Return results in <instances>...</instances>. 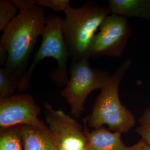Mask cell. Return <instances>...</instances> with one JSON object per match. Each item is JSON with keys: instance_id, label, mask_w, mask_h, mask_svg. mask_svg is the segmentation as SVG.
<instances>
[{"instance_id": "obj_1", "label": "cell", "mask_w": 150, "mask_h": 150, "mask_svg": "<svg viewBox=\"0 0 150 150\" xmlns=\"http://www.w3.org/2000/svg\"><path fill=\"white\" fill-rule=\"evenodd\" d=\"M43 8L36 5L20 10L3 31L0 43L5 47L8 59L4 67L18 82L22 80L38 38L46 21Z\"/></svg>"}, {"instance_id": "obj_2", "label": "cell", "mask_w": 150, "mask_h": 150, "mask_svg": "<svg viewBox=\"0 0 150 150\" xmlns=\"http://www.w3.org/2000/svg\"><path fill=\"white\" fill-rule=\"evenodd\" d=\"M132 65L126 59L112 75H110L97 97L92 112L85 118L89 126L95 129L106 125L112 132L127 133L136 123L132 112L121 103L118 88L121 81Z\"/></svg>"}, {"instance_id": "obj_3", "label": "cell", "mask_w": 150, "mask_h": 150, "mask_svg": "<svg viewBox=\"0 0 150 150\" xmlns=\"http://www.w3.org/2000/svg\"><path fill=\"white\" fill-rule=\"evenodd\" d=\"M64 13L62 31L72 62L90 59L92 41L110 14L108 7L87 1L79 7L70 6Z\"/></svg>"}, {"instance_id": "obj_4", "label": "cell", "mask_w": 150, "mask_h": 150, "mask_svg": "<svg viewBox=\"0 0 150 150\" xmlns=\"http://www.w3.org/2000/svg\"><path fill=\"white\" fill-rule=\"evenodd\" d=\"M64 19L56 15H49L42 33L41 46L35 54L31 65L20 82L17 92L30 88V80L36 66L47 57H52L57 62V69L50 73L51 79L59 87H65L69 80L67 63L70 56L64 41L62 25Z\"/></svg>"}, {"instance_id": "obj_5", "label": "cell", "mask_w": 150, "mask_h": 150, "mask_svg": "<svg viewBox=\"0 0 150 150\" xmlns=\"http://www.w3.org/2000/svg\"><path fill=\"white\" fill-rule=\"evenodd\" d=\"M89 59L72 62L67 83L61 92L70 106L71 115L75 118H79L84 111V104L90 93L101 89L111 75L106 71L91 67Z\"/></svg>"}, {"instance_id": "obj_6", "label": "cell", "mask_w": 150, "mask_h": 150, "mask_svg": "<svg viewBox=\"0 0 150 150\" xmlns=\"http://www.w3.org/2000/svg\"><path fill=\"white\" fill-rule=\"evenodd\" d=\"M44 108L45 123L56 150H88L85 131L75 118L47 102Z\"/></svg>"}, {"instance_id": "obj_7", "label": "cell", "mask_w": 150, "mask_h": 150, "mask_svg": "<svg viewBox=\"0 0 150 150\" xmlns=\"http://www.w3.org/2000/svg\"><path fill=\"white\" fill-rule=\"evenodd\" d=\"M131 32V25L127 18L113 14L107 16L92 41L90 57L121 56Z\"/></svg>"}, {"instance_id": "obj_8", "label": "cell", "mask_w": 150, "mask_h": 150, "mask_svg": "<svg viewBox=\"0 0 150 150\" xmlns=\"http://www.w3.org/2000/svg\"><path fill=\"white\" fill-rule=\"evenodd\" d=\"M40 114V108L31 95L17 93L0 98V131L27 125L48 133V127L38 117Z\"/></svg>"}, {"instance_id": "obj_9", "label": "cell", "mask_w": 150, "mask_h": 150, "mask_svg": "<svg viewBox=\"0 0 150 150\" xmlns=\"http://www.w3.org/2000/svg\"><path fill=\"white\" fill-rule=\"evenodd\" d=\"M88 150H142L146 143L142 139L132 146L125 145L121 139V133L112 132L101 127L88 131L85 126Z\"/></svg>"}, {"instance_id": "obj_10", "label": "cell", "mask_w": 150, "mask_h": 150, "mask_svg": "<svg viewBox=\"0 0 150 150\" xmlns=\"http://www.w3.org/2000/svg\"><path fill=\"white\" fill-rule=\"evenodd\" d=\"M110 14L128 18L138 17L150 22V0H109Z\"/></svg>"}, {"instance_id": "obj_11", "label": "cell", "mask_w": 150, "mask_h": 150, "mask_svg": "<svg viewBox=\"0 0 150 150\" xmlns=\"http://www.w3.org/2000/svg\"><path fill=\"white\" fill-rule=\"evenodd\" d=\"M19 127L23 150H56L49 132L31 126L22 125Z\"/></svg>"}, {"instance_id": "obj_12", "label": "cell", "mask_w": 150, "mask_h": 150, "mask_svg": "<svg viewBox=\"0 0 150 150\" xmlns=\"http://www.w3.org/2000/svg\"><path fill=\"white\" fill-rule=\"evenodd\" d=\"M0 150H23L19 126L0 131Z\"/></svg>"}, {"instance_id": "obj_13", "label": "cell", "mask_w": 150, "mask_h": 150, "mask_svg": "<svg viewBox=\"0 0 150 150\" xmlns=\"http://www.w3.org/2000/svg\"><path fill=\"white\" fill-rule=\"evenodd\" d=\"M18 86V81L5 67L0 69V98L14 95Z\"/></svg>"}, {"instance_id": "obj_14", "label": "cell", "mask_w": 150, "mask_h": 150, "mask_svg": "<svg viewBox=\"0 0 150 150\" xmlns=\"http://www.w3.org/2000/svg\"><path fill=\"white\" fill-rule=\"evenodd\" d=\"M17 7L12 1H0V31H4L10 22L17 16Z\"/></svg>"}, {"instance_id": "obj_15", "label": "cell", "mask_w": 150, "mask_h": 150, "mask_svg": "<svg viewBox=\"0 0 150 150\" xmlns=\"http://www.w3.org/2000/svg\"><path fill=\"white\" fill-rule=\"evenodd\" d=\"M139 123L136 131L141 137V139L150 146V108L145 109L139 118Z\"/></svg>"}, {"instance_id": "obj_16", "label": "cell", "mask_w": 150, "mask_h": 150, "mask_svg": "<svg viewBox=\"0 0 150 150\" xmlns=\"http://www.w3.org/2000/svg\"><path fill=\"white\" fill-rule=\"evenodd\" d=\"M36 4L39 7H47L56 12H64L71 6L70 0H36Z\"/></svg>"}, {"instance_id": "obj_17", "label": "cell", "mask_w": 150, "mask_h": 150, "mask_svg": "<svg viewBox=\"0 0 150 150\" xmlns=\"http://www.w3.org/2000/svg\"><path fill=\"white\" fill-rule=\"evenodd\" d=\"M12 2L19 9V11L30 6L36 5V0H12Z\"/></svg>"}, {"instance_id": "obj_18", "label": "cell", "mask_w": 150, "mask_h": 150, "mask_svg": "<svg viewBox=\"0 0 150 150\" xmlns=\"http://www.w3.org/2000/svg\"><path fill=\"white\" fill-rule=\"evenodd\" d=\"M8 59V54L5 47L0 43V64L4 67Z\"/></svg>"}, {"instance_id": "obj_19", "label": "cell", "mask_w": 150, "mask_h": 150, "mask_svg": "<svg viewBox=\"0 0 150 150\" xmlns=\"http://www.w3.org/2000/svg\"><path fill=\"white\" fill-rule=\"evenodd\" d=\"M142 150H150V146H149V145L146 144V145L145 146V147H144V149H143Z\"/></svg>"}]
</instances>
